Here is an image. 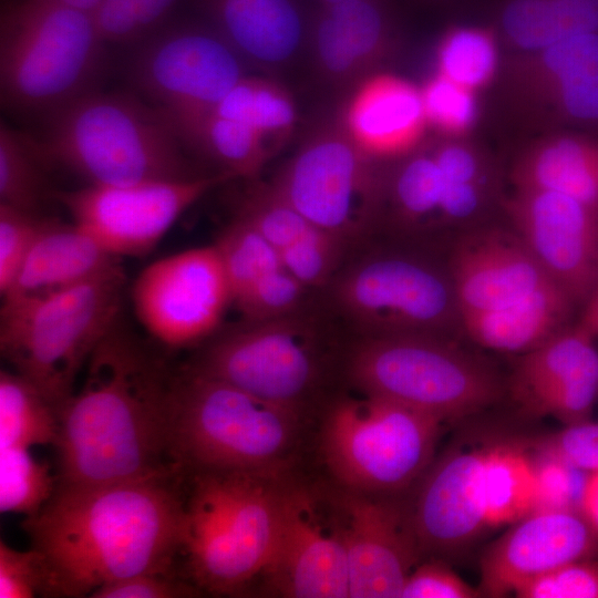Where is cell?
Instances as JSON below:
<instances>
[{
    "label": "cell",
    "instance_id": "3957f363",
    "mask_svg": "<svg viewBox=\"0 0 598 598\" xmlns=\"http://www.w3.org/2000/svg\"><path fill=\"white\" fill-rule=\"evenodd\" d=\"M305 416L187 368L168 396L169 458L184 475L236 472L282 477Z\"/></svg>",
    "mask_w": 598,
    "mask_h": 598
},
{
    "label": "cell",
    "instance_id": "681fc988",
    "mask_svg": "<svg viewBox=\"0 0 598 598\" xmlns=\"http://www.w3.org/2000/svg\"><path fill=\"white\" fill-rule=\"evenodd\" d=\"M481 596L442 561L416 565L408 576L401 598H474Z\"/></svg>",
    "mask_w": 598,
    "mask_h": 598
},
{
    "label": "cell",
    "instance_id": "44dd1931",
    "mask_svg": "<svg viewBox=\"0 0 598 598\" xmlns=\"http://www.w3.org/2000/svg\"><path fill=\"white\" fill-rule=\"evenodd\" d=\"M581 324L565 328L522 354L511 379L513 398L536 414L565 423L588 420L598 395V351Z\"/></svg>",
    "mask_w": 598,
    "mask_h": 598
},
{
    "label": "cell",
    "instance_id": "4dcf8cb0",
    "mask_svg": "<svg viewBox=\"0 0 598 598\" xmlns=\"http://www.w3.org/2000/svg\"><path fill=\"white\" fill-rule=\"evenodd\" d=\"M396 161L385 175L383 212L389 206L402 231L436 225L444 181L431 150L420 147Z\"/></svg>",
    "mask_w": 598,
    "mask_h": 598
},
{
    "label": "cell",
    "instance_id": "ffe728a7",
    "mask_svg": "<svg viewBox=\"0 0 598 598\" xmlns=\"http://www.w3.org/2000/svg\"><path fill=\"white\" fill-rule=\"evenodd\" d=\"M488 446L455 447L432 462L413 499L415 529L424 554H451L486 527L484 464Z\"/></svg>",
    "mask_w": 598,
    "mask_h": 598
},
{
    "label": "cell",
    "instance_id": "f907efd6",
    "mask_svg": "<svg viewBox=\"0 0 598 598\" xmlns=\"http://www.w3.org/2000/svg\"><path fill=\"white\" fill-rule=\"evenodd\" d=\"M430 150L444 183L473 184L491 188L488 165L468 143L447 138Z\"/></svg>",
    "mask_w": 598,
    "mask_h": 598
},
{
    "label": "cell",
    "instance_id": "2e32d148",
    "mask_svg": "<svg viewBox=\"0 0 598 598\" xmlns=\"http://www.w3.org/2000/svg\"><path fill=\"white\" fill-rule=\"evenodd\" d=\"M128 76L164 112L208 111L244 76L243 60L210 25L181 24L145 39Z\"/></svg>",
    "mask_w": 598,
    "mask_h": 598
},
{
    "label": "cell",
    "instance_id": "ee69618b",
    "mask_svg": "<svg viewBox=\"0 0 598 598\" xmlns=\"http://www.w3.org/2000/svg\"><path fill=\"white\" fill-rule=\"evenodd\" d=\"M33 213L0 204V293L4 296L21 270L42 225Z\"/></svg>",
    "mask_w": 598,
    "mask_h": 598
},
{
    "label": "cell",
    "instance_id": "e575fe53",
    "mask_svg": "<svg viewBox=\"0 0 598 598\" xmlns=\"http://www.w3.org/2000/svg\"><path fill=\"white\" fill-rule=\"evenodd\" d=\"M498 61L496 34L485 27H452L443 33L435 51L436 72L474 92L494 81Z\"/></svg>",
    "mask_w": 598,
    "mask_h": 598
},
{
    "label": "cell",
    "instance_id": "6f0895ef",
    "mask_svg": "<svg viewBox=\"0 0 598 598\" xmlns=\"http://www.w3.org/2000/svg\"><path fill=\"white\" fill-rule=\"evenodd\" d=\"M54 4L92 14L99 8L102 0H45Z\"/></svg>",
    "mask_w": 598,
    "mask_h": 598
},
{
    "label": "cell",
    "instance_id": "836d02e7",
    "mask_svg": "<svg viewBox=\"0 0 598 598\" xmlns=\"http://www.w3.org/2000/svg\"><path fill=\"white\" fill-rule=\"evenodd\" d=\"M60 435L58 411L27 379L0 372V448L55 445Z\"/></svg>",
    "mask_w": 598,
    "mask_h": 598
},
{
    "label": "cell",
    "instance_id": "6da1fadb",
    "mask_svg": "<svg viewBox=\"0 0 598 598\" xmlns=\"http://www.w3.org/2000/svg\"><path fill=\"white\" fill-rule=\"evenodd\" d=\"M158 476L60 487L22 528L43 557V596L90 597L97 588L141 573L175 574L188 514L179 483Z\"/></svg>",
    "mask_w": 598,
    "mask_h": 598
},
{
    "label": "cell",
    "instance_id": "b9f144b4",
    "mask_svg": "<svg viewBox=\"0 0 598 598\" xmlns=\"http://www.w3.org/2000/svg\"><path fill=\"white\" fill-rule=\"evenodd\" d=\"M308 291L281 266L262 276L234 305L245 321L269 320L303 309Z\"/></svg>",
    "mask_w": 598,
    "mask_h": 598
},
{
    "label": "cell",
    "instance_id": "4316f807",
    "mask_svg": "<svg viewBox=\"0 0 598 598\" xmlns=\"http://www.w3.org/2000/svg\"><path fill=\"white\" fill-rule=\"evenodd\" d=\"M576 303L556 283L504 308L461 316L477 344L508 353H526L565 329Z\"/></svg>",
    "mask_w": 598,
    "mask_h": 598
},
{
    "label": "cell",
    "instance_id": "277c9868",
    "mask_svg": "<svg viewBox=\"0 0 598 598\" xmlns=\"http://www.w3.org/2000/svg\"><path fill=\"white\" fill-rule=\"evenodd\" d=\"M47 115L42 137L32 141L39 156L87 184L198 176L163 111L136 97L91 90Z\"/></svg>",
    "mask_w": 598,
    "mask_h": 598
},
{
    "label": "cell",
    "instance_id": "c3c4849f",
    "mask_svg": "<svg viewBox=\"0 0 598 598\" xmlns=\"http://www.w3.org/2000/svg\"><path fill=\"white\" fill-rule=\"evenodd\" d=\"M200 589L176 574L141 573L109 582L90 598H181L198 596Z\"/></svg>",
    "mask_w": 598,
    "mask_h": 598
},
{
    "label": "cell",
    "instance_id": "9a60e30c",
    "mask_svg": "<svg viewBox=\"0 0 598 598\" xmlns=\"http://www.w3.org/2000/svg\"><path fill=\"white\" fill-rule=\"evenodd\" d=\"M137 319L159 343L181 349L216 332L231 295L216 246L190 248L145 267L132 289Z\"/></svg>",
    "mask_w": 598,
    "mask_h": 598
},
{
    "label": "cell",
    "instance_id": "680465c9",
    "mask_svg": "<svg viewBox=\"0 0 598 598\" xmlns=\"http://www.w3.org/2000/svg\"><path fill=\"white\" fill-rule=\"evenodd\" d=\"M322 4H332V3H339L348 0H320Z\"/></svg>",
    "mask_w": 598,
    "mask_h": 598
},
{
    "label": "cell",
    "instance_id": "7402d4cb",
    "mask_svg": "<svg viewBox=\"0 0 598 598\" xmlns=\"http://www.w3.org/2000/svg\"><path fill=\"white\" fill-rule=\"evenodd\" d=\"M448 272L460 317L504 308L555 283L514 230L467 235L455 246Z\"/></svg>",
    "mask_w": 598,
    "mask_h": 598
},
{
    "label": "cell",
    "instance_id": "d6a6232c",
    "mask_svg": "<svg viewBox=\"0 0 598 598\" xmlns=\"http://www.w3.org/2000/svg\"><path fill=\"white\" fill-rule=\"evenodd\" d=\"M212 111L254 128L274 154L290 137L297 121L293 100L285 87L267 79L246 75Z\"/></svg>",
    "mask_w": 598,
    "mask_h": 598
},
{
    "label": "cell",
    "instance_id": "8fae6325",
    "mask_svg": "<svg viewBox=\"0 0 598 598\" xmlns=\"http://www.w3.org/2000/svg\"><path fill=\"white\" fill-rule=\"evenodd\" d=\"M352 250L329 286L336 308L361 337H445L461 323L448 270L410 252Z\"/></svg>",
    "mask_w": 598,
    "mask_h": 598
},
{
    "label": "cell",
    "instance_id": "9c48e42d",
    "mask_svg": "<svg viewBox=\"0 0 598 598\" xmlns=\"http://www.w3.org/2000/svg\"><path fill=\"white\" fill-rule=\"evenodd\" d=\"M443 423L385 399L343 396L327 409L321 452L341 487L403 495L432 464Z\"/></svg>",
    "mask_w": 598,
    "mask_h": 598
},
{
    "label": "cell",
    "instance_id": "4fadbf2b",
    "mask_svg": "<svg viewBox=\"0 0 598 598\" xmlns=\"http://www.w3.org/2000/svg\"><path fill=\"white\" fill-rule=\"evenodd\" d=\"M260 577L285 597H349L343 527L332 492L281 480L275 542Z\"/></svg>",
    "mask_w": 598,
    "mask_h": 598
},
{
    "label": "cell",
    "instance_id": "7bdbcfd3",
    "mask_svg": "<svg viewBox=\"0 0 598 598\" xmlns=\"http://www.w3.org/2000/svg\"><path fill=\"white\" fill-rule=\"evenodd\" d=\"M528 96L551 105L567 118L597 122L598 61L550 80Z\"/></svg>",
    "mask_w": 598,
    "mask_h": 598
},
{
    "label": "cell",
    "instance_id": "ba28073f",
    "mask_svg": "<svg viewBox=\"0 0 598 598\" xmlns=\"http://www.w3.org/2000/svg\"><path fill=\"white\" fill-rule=\"evenodd\" d=\"M101 39L93 16L45 0H22L1 18L3 102L47 114L91 91Z\"/></svg>",
    "mask_w": 598,
    "mask_h": 598
},
{
    "label": "cell",
    "instance_id": "484cf974",
    "mask_svg": "<svg viewBox=\"0 0 598 598\" xmlns=\"http://www.w3.org/2000/svg\"><path fill=\"white\" fill-rule=\"evenodd\" d=\"M118 260L73 221L43 220L21 270L1 298L73 287L121 268Z\"/></svg>",
    "mask_w": 598,
    "mask_h": 598
},
{
    "label": "cell",
    "instance_id": "e0dca14e",
    "mask_svg": "<svg viewBox=\"0 0 598 598\" xmlns=\"http://www.w3.org/2000/svg\"><path fill=\"white\" fill-rule=\"evenodd\" d=\"M341 487V486H340ZM344 535L349 597L401 598L422 556L413 502L344 487L332 492Z\"/></svg>",
    "mask_w": 598,
    "mask_h": 598
},
{
    "label": "cell",
    "instance_id": "74e56055",
    "mask_svg": "<svg viewBox=\"0 0 598 598\" xmlns=\"http://www.w3.org/2000/svg\"><path fill=\"white\" fill-rule=\"evenodd\" d=\"M40 159L31 138L0 126V204L33 213L43 194Z\"/></svg>",
    "mask_w": 598,
    "mask_h": 598
},
{
    "label": "cell",
    "instance_id": "11a10c76",
    "mask_svg": "<svg viewBox=\"0 0 598 598\" xmlns=\"http://www.w3.org/2000/svg\"><path fill=\"white\" fill-rule=\"evenodd\" d=\"M580 512L598 532V471L589 473L582 488Z\"/></svg>",
    "mask_w": 598,
    "mask_h": 598
},
{
    "label": "cell",
    "instance_id": "83f0119b",
    "mask_svg": "<svg viewBox=\"0 0 598 598\" xmlns=\"http://www.w3.org/2000/svg\"><path fill=\"white\" fill-rule=\"evenodd\" d=\"M512 176L515 188L554 190L598 205V140L545 138L523 153Z\"/></svg>",
    "mask_w": 598,
    "mask_h": 598
},
{
    "label": "cell",
    "instance_id": "8d00e7d4",
    "mask_svg": "<svg viewBox=\"0 0 598 598\" xmlns=\"http://www.w3.org/2000/svg\"><path fill=\"white\" fill-rule=\"evenodd\" d=\"M56 488L47 462L38 461L30 448H0V511L35 515Z\"/></svg>",
    "mask_w": 598,
    "mask_h": 598
},
{
    "label": "cell",
    "instance_id": "7dc6e473",
    "mask_svg": "<svg viewBox=\"0 0 598 598\" xmlns=\"http://www.w3.org/2000/svg\"><path fill=\"white\" fill-rule=\"evenodd\" d=\"M47 574L43 557L31 547L19 550L0 542V598L43 596Z\"/></svg>",
    "mask_w": 598,
    "mask_h": 598
},
{
    "label": "cell",
    "instance_id": "52a82bcc",
    "mask_svg": "<svg viewBox=\"0 0 598 598\" xmlns=\"http://www.w3.org/2000/svg\"><path fill=\"white\" fill-rule=\"evenodd\" d=\"M346 372L360 393L443 422L480 412L504 390L488 363L442 336L360 337L347 355Z\"/></svg>",
    "mask_w": 598,
    "mask_h": 598
},
{
    "label": "cell",
    "instance_id": "f35d334b",
    "mask_svg": "<svg viewBox=\"0 0 598 598\" xmlns=\"http://www.w3.org/2000/svg\"><path fill=\"white\" fill-rule=\"evenodd\" d=\"M251 182L239 200L236 216L247 220L280 251L312 225L271 183Z\"/></svg>",
    "mask_w": 598,
    "mask_h": 598
},
{
    "label": "cell",
    "instance_id": "5bb4252c",
    "mask_svg": "<svg viewBox=\"0 0 598 598\" xmlns=\"http://www.w3.org/2000/svg\"><path fill=\"white\" fill-rule=\"evenodd\" d=\"M233 178L219 172L127 185L86 184L59 198L72 221L110 254L138 257L151 251L206 193Z\"/></svg>",
    "mask_w": 598,
    "mask_h": 598
},
{
    "label": "cell",
    "instance_id": "8992f818",
    "mask_svg": "<svg viewBox=\"0 0 598 598\" xmlns=\"http://www.w3.org/2000/svg\"><path fill=\"white\" fill-rule=\"evenodd\" d=\"M192 478L183 550L188 577L200 590L238 594L269 560L283 476L205 472Z\"/></svg>",
    "mask_w": 598,
    "mask_h": 598
},
{
    "label": "cell",
    "instance_id": "cb8c5ba5",
    "mask_svg": "<svg viewBox=\"0 0 598 598\" xmlns=\"http://www.w3.org/2000/svg\"><path fill=\"white\" fill-rule=\"evenodd\" d=\"M309 39L318 71L337 84L360 82L386 56L393 43L392 23L375 0L322 4Z\"/></svg>",
    "mask_w": 598,
    "mask_h": 598
},
{
    "label": "cell",
    "instance_id": "db71d44e",
    "mask_svg": "<svg viewBox=\"0 0 598 598\" xmlns=\"http://www.w3.org/2000/svg\"><path fill=\"white\" fill-rule=\"evenodd\" d=\"M178 0H140L141 37L155 30L169 14Z\"/></svg>",
    "mask_w": 598,
    "mask_h": 598
},
{
    "label": "cell",
    "instance_id": "d590c367",
    "mask_svg": "<svg viewBox=\"0 0 598 598\" xmlns=\"http://www.w3.org/2000/svg\"><path fill=\"white\" fill-rule=\"evenodd\" d=\"M214 245L223 262L233 305L262 276L281 267L278 249L238 216Z\"/></svg>",
    "mask_w": 598,
    "mask_h": 598
},
{
    "label": "cell",
    "instance_id": "1f68e13d",
    "mask_svg": "<svg viewBox=\"0 0 598 598\" xmlns=\"http://www.w3.org/2000/svg\"><path fill=\"white\" fill-rule=\"evenodd\" d=\"M536 462L520 446L489 445L484 464L486 527L514 524L536 507Z\"/></svg>",
    "mask_w": 598,
    "mask_h": 598
},
{
    "label": "cell",
    "instance_id": "60d3db41",
    "mask_svg": "<svg viewBox=\"0 0 598 598\" xmlns=\"http://www.w3.org/2000/svg\"><path fill=\"white\" fill-rule=\"evenodd\" d=\"M350 251L340 239L311 226L279 256L281 266L311 290L329 286Z\"/></svg>",
    "mask_w": 598,
    "mask_h": 598
},
{
    "label": "cell",
    "instance_id": "f1b7e54d",
    "mask_svg": "<svg viewBox=\"0 0 598 598\" xmlns=\"http://www.w3.org/2000/svg\"><path fill=\"white\" fill-rule=\"evenodd\" d=\"M161 110V109H159ZM163 113L183 145L205 156L234 178L256 179L274 152L250 126L212 110Z\"/></svg>",
    "mask_w": 598,
    "mask_h": 598
},
{
    "label": "cell",
    "instance_id": "603a6c76",
    "mask_svg": "<svg viewBox=\"0 0 598 598\" xmlns=\"http://www.w3.org/2000/svg\"><path fill=\"white\" fill-rule=\"evenodd\" d=\"M339 124L357 147L380 162L420 148L429 128L420 86L390 73L362 79Z\"/></svg>",
    "mask_w": 598,
    "mask_h": 598
},
{
    "label": "cell",
    "instance_id": "f5cc1de1",
    "mask_svg": "<svg viewBox=\"0 0 598 598\" xmlns=\"http://www.w3.org/2000/svg\"><path fill=\"white\" fill-rule=\"evenodd\" d=\"M140 0H102L93 13L104 43H125L141 38Z\"/></svg>",
    "mask_w": 598,
    "mask_h": 598
},
{
    "label": "cell",
    "instance_id": "7c38bea8",
    "mask_svg": "<svg viewBox=\"0 0 598 598\" xmlns=\"http://www.w3.org/2000/svg\"><path fill=\"white\" fill-rule=\"evenodd\" d=\"M364 154L340 124L313 132L271 182L316 228L351 250L380 224L386 173Z\"/></svg>",
    "mask_w": 598,
    "mask_h": 598
},
{
    "label": "cell",
    "instance_id": "ac0fdd59",
    "mask_svg": "<svg viewBox=\"0 0 598 598\" xmlns=\"http://www.w3.org/2000/svg\"><path fill=\"white\" fill-rule=\"evenodd\" d=\"M504 206L549 279L576 305L586 302L598 285V205L554 190L515 188Z\"/></svg>",
    "mask_w": 598,
    "mask_h": 598
},
{
    "label": "cell",
    "instance_id": "ab89813d",
    "mask_svg": "<svg viewBox=\"0 0 598 598\" xmlns=\"http://www.w3.org/2000/svg\"><path fill=\"white\" fill-rule=\"evenodd\" d=\"M429 128L448 140H461L478 118L476 92L435 72L420 86Z\"/></svg>",
    "mask_w": 598,
    "mask_h": 598
},
{
    "label": "cell",
    "instance_id": "d4e9b609",
    "mask_svg": "<svg viewBox=\"0 0 598 598\" xmlns=\"http://www.w3.org/2000/svg\"><path fill=\"white\" fill-rule=\"evenodd\" d=\"M209 25L243 61L276 69L297 54L305 22L295 0H200Z\"/></svg>",
    "mask_w": 598,
    "mask_h": 598
},
{
    "label": "cell",
    "instance_id": "7a4b0ae2",
    "mask_svg": "<svg viewBox=\"0 0 598 598\" xmlns=\"http://www.w3.org/2000/svg\"><path fill=\"white\" fill-rule=\"evenodd\" d=\"M173 374L115 326L58 409L56 486L184 475L167 445Z\"/></svg>",
    "mask_w": 598,
    "mask_h": 598
},
{
    "label": "cell",
    "instance_id": "5b68a950",
    "mask_svg": "<svg viewBox=\"0 0 598 598\" xmlns=\"http://www.w3.org/2000/svg\"><path fill=\"white\" fill-rule=\"evenodd\" d=\"M123 283L118 268L73 287L2 300L1 354L56 411L116 326Z\"/></svg>",
    "mask_w": 598,
    "mask_h": 598
},
{
    "label": "cell",
    "instance_id": "d6986e66",
    "mask_svg": "<svg viewBox=\"0 0 598 598\" xmlns=\"http://www.w3.org/2000/svg\"><path fill=\"white\" fill-rule=\"evenodd\" d=\"M598 551V532L580 511H535L513 524L481 559L480 591L514 594L528 580Z\"/></svg>",
    "mask_w": 598,
    "mask_h": 598
},
{
    "label": "cell",
    "instance_id": "30bf717a",
    "mask_svg": "<svg viewBox=\"0 0 598 598\" xmlns=\"http://www.w3.org/2000/svg\"><path fill=\"white\" fill-rule=\"evenodd\" d=\"M306 307L245 321L213 340L186 368L306 416L328 371L333 341Z\"/></svg>",
    "mask_w": 598,
    "mask_h": 598
},
{
    "label": "cell",
    "instance_id": "f546056e",
    "mask_svg": "<svg viewBox=\"0 0 598 598\" xmlns=\"http://www.w3.org/2000/svg\"><path fill=\"white\" fill-rule=\"evenodd\" d=\"M499 24L514 47L535 52L573 35L598 32V0H506Z\"/></svg>",
    "mask_w": 598,
    "mask_h": 598
},
{
    "label": "cell",
    "instance_id": "f6af8a7d",
    "mask_svg": "<svg viewBox=\"0 0 598 598\" xmlns=\"http://www.w3.org/2000/svg\"><path fill=\"white\" fill-rule=\"evenodd\" d=\"M518 598H598V560L564 564L537 576L515 592Z\"/></svg>",
    "mask_w": 598,
    "mask_h": 598
},
{
    "label": "cell",
    "instance_id": "9f6ffc18",
    "mask_svg": "<svg viewBox=\"0 0 598 598\" xmlns=\"http://www.w3.org/2000/svg\"><path fill=\"white\" fill-rule=\"evenodd\" d=\"M594 337L598 336V285L589 299L586 301V308L579 322Z\"/></svg>",
    "mask_w": 598,
    "mask_h": 598
},
{
    "label": "cell",
    "instance_id": "816d5d0a",
    "mask_svg": "<svg viewBox=\"0 0 598 598\" xmlns=\"http://www.w3.org/2000/svg\"><path fill=\"white\" fill-rule=\"evenodd\" d=\"M545 453L587 474L598 471V422L568 424L544 444Z\"/></svg>",
    "mask_w": 598,
    "mask_h": 598
},
{
    "label": "cell",
    "instance_id": "bcb514c9",
    "mask_svg": "<svg viewBox=\"0 0 598 598\" xmlns=\"http://www.w3.org/2000/svg\"><path fill=\"white\" fill-rule=\"evenodd\" d=\"M587 475V473L545 453V458L542 462H536L535 511H580L581 494Z\"/></svg>",
    "mask_w": 598,
    "mask_h": 598
}]
</instances>
